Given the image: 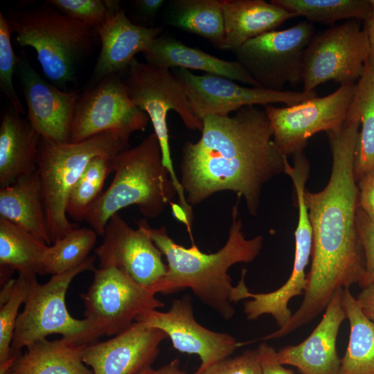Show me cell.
<instances>
[{
    "label": "cell",
    "instance_id": "cell-1",
    "mask_svg": "<svg viewBox=\"0 0 374 374\" xmlns=\"http://www.w3.org/2000/svg\"><path fill=\"white\" fill-rule=\"evenodd\" d=\"M359 116L351 109L342 124L327 132L332 164L330 179L317 193L304 191L312 229V260L308 284L290 323L300 328L321 313L340 289L362 283L365 263L357 228L359 189L354 164Z\"/></svg>",
    "mask_w": 374,
    "mask_h": 374
},
{
    "label": "cell",
    "instance_id": "cell-2",
    "mask_svg": "<svg viewBox=\"0 0 374 374\" xmlns=\"http://www.w3.org/2000/svg\"><path fill=\"white\" fill-rule=\"evenodd\" d=\"M202 135L182 148L181 179L187 202L199 204L224 190L243 197L256 215L262 186L285 172L283 155L273 139L264 109L245 106L231 116L203 118Z\"/></svg>",
    "mask_w": 374,
    "mask_h": 374
},
{
    "label": "cell",
    "instance_id": "cell-3",
    "mask_svg": "<svg viewBox=\"0 0 374 374\" xmlns=\"http://www.w3.org/2000/svg\"><path fill=\"white\" fill-rule=\"evenodd\" d=\"M232 220L225 244L217 252L206 253L193 243L186 248L175 242L165 226L150 228V237L167 260V271L149 290L168 294L190 289L205 305L224 319L234 314L231 301L233 289L229 269L238 262H251L260 253L262 237L246 239L238 218V202L232 210Z\"/></svg>",
    "mask_w": 374,
    "mask_h": 374
},
{
    "label": "cell",
    "instance_id": "cell-4",
    "mask_svg": "<svg viewBox=\"0 0 374 374\" xmlns=\"http://www.w3.org/2000/svg\"><path fill=\"white\" fill-rule=\"evenodd\" d=\"M112 163V181L84 218L100 236L109 219L120 210L136 205L143 216L154 218L177 196L154 132L137 145L120 152Z\"/></svg>",
    "mask_w": 374,
    "mask_h": 374
},
{
    "label": "cell",
    "instance_id": "cell-5",
    "mask_svg": "<svg viewBox=\"0 0 374 374\" xmlns=\"http://www.w3.org/2000/svg\"><path fill=\"white\" fill-rule=\"evenodd\" d=\"M130 138L116 132H101L78 143H59L40 136L37 170L52 244L78 227L69 220L66 203L89 163L98 156L114 157L130 147Z\"/></svg>",
    "mask_w": 374,
    "mask_h": 374
},
{
    "label": "cell",
    "instance_id": "cell-6",
    "mask_svg": "<svg viewBox=\"0 0 374 374\" xmlns=\"http://www.w3.org/2000/svg\"><path fill=\"white\" fill-rule=\"evenodd\" d=\"M6 17L16 42L34 48L45 75L55 86L66 89L91 50L94 29L51 6L12 10Z\"/></svg>",
    "mask_w": 374,
    "mask_h": 374
},
{
    "label": "cell",
    "instance_id": "cell-7",
    "mask_svg": "<svg viewBox=\"0 0 374 374\" xmlns=\"http://www.w3.org/2000/svg\"><path fill=\"white\" fill-rule=\"evenodd\" d=\"M96 256L79 267L53 275L45 283L30 280L24 307L19 314L11 345L12 364L20 350L52 334H60L76 344L89 345L102 336L88 319H77L66 308L65 296L72 280L80 273L94 269Z\"/></svg>",
    "mask_w": 374,
    "mask_h": 374
},
{
    "label": "cell",
    "instance_id": "cell-8",
    "mask_svg": "<svg viewBox=\"0 0 374 374\" xmlns=\"http://www.w3.org/2000/svg\"><path fill=\"white\" fill-rule=\"evenodd\" d=\"M125 71L127 75L123 82L128 97L149 116L161 145L163 165L176 188L178 198L183 200L185 193L172 165L167 114L170 110L176 112L184 125L191 130L201 132L202 121L193 114L181 84L169 69L156 67L134 57Z\"/></svg>",
    "mask_w": 374,
    "mask_h": 374
},
{
    "label": "cell",
    "instance_id": "cell-9",
    "mask_svg": "<svg viewBox=\"0 0 374 374\" xmlns=\"http://www.w3.org/2000/svg\"><path fill=\"white\" fill-rule=\"evenodd\" d=\"M370 55L368 30L357 20H347L314 35L303 60L302 83L305 93L323 83L355 84Z\"/></svg>",
    "mask_w": 374,
    "mask_h": 374
},
{
    "label": "cell",
    "instance_id": "cell-10",
    "mask_svg": "<svg viewBox=\"0 0 374 374\" xmlns=\"http://www.w3.org/2000/svg\"><path fill=\"white\" fill-rule=\"evenodd\" d=\"M314 33L312 24L302 21L285 30L262 34L233 52L261 88L282 91L287 82L292 87L302 82L303 55Z\"/></svg>",
    "mask_w": 374,
    "mask_h": 374
},
{
    "label": "cell",
    "instance_id": "cell-11",
    "mask_svg": "<svg viewBox=\"0 0 374 374\" xmlns=\"http://www.w3.org/2000/svg\"><path fill=\"white\" fill-rule=\"evenodd\" d=\"M93 271V282L80 296L85 318L102 335H118L142 312L164 306L155 294L116 267L94 268Z\"/></svg>",
    "mask_w": 374,
    "mask_h": 374
},
{
    "label": "cell",
    "instance_id": "cell-12",
    "mask_svg": "<svg viewBox=\"0 0 374 374\" xmlns=\"http://www.w3.org/2000/svg\"><path fill=\"white\" fill-rule=\"evenodd\" d=\"M355 90L356 84L340 85L329 95L294 105L265 106L280 152L286 157L303 153L308 139L314 134L337 129L349 114Z\"/></svg>",
    "mask_w": 374,
    "mask_h": 374
},
{
    "label": "cell",
    "instance_id": "cell-13",
    "mask_svg": "<svg viewBox=\"0 0 374 374\" xmlns=\"http://www.w3.org/2000/svg\"><path fill=\"white\" fill-rule=\"evenodd\" d=\"M149 120L148 114L130 100L118 75H109L78 93L69 142H81L104 132L130 136L144 131Z\"/></svg>",
    "mask_w": 374,
    "mask_h": 374
},
{
    "label": "cell",
    "instance_id": "cell-14",
    "mask_svg": "<svg viewBox=\"0 0 374 374\" xmlns=\"http://www.w3.org/2000/svg\"><path fill=\"white\" fill-rule=\"evenodd\" d=\"M172 73L181 84L193 114L201 121L208 116H229L245 106L275 103L292 106L317 96L315 91H276L241 86L226 78L196 75L182 68L172 69Z\"/></svg>",
    "mask_w": 374,
    "mask_h": 374
},
{
    "label": "cell",
    "instance_id": "cell-15",
    "mask_svg": "<svg viewBox=\"0 0 374 374\" xmlns=\"http://www.w3.org/2000/svg\"><path fill=\"white\" fill-rule=\"evenodd\" d=\"M150 230L144 220L133 229L118 213L114 215L106 224L102 243L95 249L99 267H116L150 289L168 269Z\"/></svg>",
    "mask_w": 374,
    "mask_h": 374
},
{
    "label": "cell",
    "instance_id": "cell-16",
    "mask_svg": "<svg viewBox=\"0 0 374 374\" xmlns=\"http://www.w3.org/2000/svg\"><path fill=\"white\" fill-rule=\"evenodd\" d=\"M135 321L163 330L178 351L198 355L201 364L194 374H202L215 363L229 357L240 346L229 334L200 325L195 319L188 295L175 300L166 312L148 310Z\"/></svg>",
    "mask_w": 374,
    "mask_h": 374
},
{
    "label": "cell",
    "instance_id": "cell-17",
    "mask_svg": "<svg viewBox=\"0 0 374 374\" xmlns=\"http://www.w3.org/2000/svg\"><path fill=\"white\" fill-rule=\"evenodd\" d=\"M17 74L28 107L27 118L40 136L59 143L70 140L73 109L79 93L66 91L44 79L24 55Z\"/></svg>",
    "mask_w": 374,
    "mask_h": 374
},
{
    "label": "cell",
    "instance_id": "cell-18",
    "mask_svg": "<svg viewBox=\"0 0 374 374\" xmlns=\"http://www.w3.org/2000/svg\"><path fill=\"white\" fill-rule=\"evenodd\" d=\"M167 337L163 330L135 321L107 341L87 345L82 359L93 374H137L151 366Z\"/></svg>",
    "mask_w": 374,
    "mask_h": 374
},
{
    "label": "cell",
    "instance_id": "cell-19",
    "mask_svg": "<svg viewBox=\"0 0 374 374\" xmlns=\"http://www.w3.org/2000/svg\"><path fill=\"white\" fill-rule=\"evenodd\" d=\"M294 235V265L290 276L283 285L274 292L257 294L250 292L244 283L238 286L235 294L237 301L252 299L244 304L247 319L255 320L262 314H271L281 328L291 319L292 314L288 303L292 298L301 295L306 289L308 278L305 269L312 251V229L305 209L299 211Z\"/></svg>",
    "mask_w": 374,
    "mask_h": 374
},
{
    "label": "cell",
    "instance_id": "cell-20",
    "mask_svg": "<svg viewBox=\"0 0 374 374\" xmlns=\"http://www.w3.org/2000/svg\"><path fill=\"white\" fill-rule=\"evenodd\" d=\"M120 4L95 29L101 46L90 86L109 75L126 71L135 55L143 53L161 35V27H145L132 23Z\"/></svg>",
    "mask_w": 374,
    "mask_h": 374
},
{
    "label": "cell",
    "instance_id": "cell-21",
    "mask_svg": "<svg viewBox=\"0 0 374 374\" xmlns=\"http://www.w3.org/2000/svg\"><path fill=\"white\" fill-rule=\"evenodd\" d=\"M342 292L340 289L335 294L322 319L307 339L276 352L281 364L295 366L301 374H339L341 359L336 343L340 326L346 319Z\"/></svg>",
    "mask_w": 374,
    "mask_h": 374
},
{
    "label": "cell",
    "instance_id": "cell-22",
    "mask_svg": "<svg viewBox=\"0 0 374 374\" xmlns=\"http://www.w3.org/2000/svg\"><path fill=\"white\" fill-rule=\"evenodd\" d=\"M39 134L10 105L0 123V188L37 170Z\"/></svg>",
    "mask_w": 374,
    "mask_h": 374
},
{
    "label": "cell",
    "instance_id": "cell-23",
    "mask_svg": "<svg viewBox=\"0 0 374 374\" xmlns=\"http://www.w3.org/2000/svg\"><path fill=\"white\" fill-rule=\"evenodd\" d=\"M143 54L148 63L158 68L199 70L261 88L236 60L220 59L170 36L159 35Z\"/></svg>",
    "mask_w": 374,
    "mask_h": 374
},
{
    "label": "cell",
    "instance_id": "cell-24",
    "mask_svg": "<svg viewBox=\"0 0 374 374\" xmlns=\"http://www.w3.org/2000/svg\"><path fill=\"white\" fill-rule=\"evenodd\" d=\"M224 26L222 50L235 51L247 41L296 17L271 1L221 0Z\"/></svg>",
    "mask_w": 374,
    "mask_h": 374
},
{
    "label": "cell",
    "instance_id": "cell-25",
    "mask_svg": "<svg viewBox=\"0 0 374 374\" xmlns=\"http://www.w3.org/2000/svg\"><path fill=\"white\" fill-rule=\"evenodd\" d=\"M0 217L51 245L38 170L0 188Z\"/></svg>",
    "mask_w": 374,
    "mask_h": 374
},
{
    "label": "cell",
    "instance_id": "cell-26",
    "mask_svg": "<svg viewBox=\"0 0 374 374\" xmlns=\"http://www.w3.org/2000/svg\"><path fill=\"white\" fill-rule=\"evenodd\" d=\"M87 345L62 337L42 339L26 348L13 362L10 374H93L82 359Z\"/></svg>",
    "mask_w": 374,
    "mask_h": 374
},
{
    "label": "cell",
    "instance_id": "cell-27",
    "mask_svg": "<svg viewBox=\"0 0 374 374\" xmlns=\"http://www.w3.org/2000/svg\"><path fill=\"white\" fill-rule=\"evenodd\" d=\"M167 21L169 25L202 37L222 50L224 26L221 0H171Z\"/></svg>",
    "mask_w": 374,
    "mask_h": 374
},
{
    "label": "cell",
    "instance_id": "cell-28",
    "mask_svg": "<svg viewBox=\"0 0 374 374\" xmlns=\"http://www.w3.org/2000/svg\"><path fill=\"white\" fill-rule=\"evenodd\" d=\"M342 306L350 332L339 374H374V321L364 314L349 289H343Z\"/></svg>",
    "mask_w": 374,
    "mask_h": 374
},
{
    "label": "cell",
    "instance_id": "cell-29",
    "mask_svg": "<svg viewBox=\"0 0 374 374\" xmlns=\"http://www.w3.org/2000/svg\"><path fill=\"white\" fill-rule=\"evenodd\" d=\"M352 106L359 116L361 125L354 164L357 182L362 177L374 173V59L368 58L356 83Z\"/></svg>",
    "mask_w": 374,
    "mask_h": 374
},
{
    "label": "cell",
    "instance_id": "cell-30",
    "mask_svg": "<svg viewBox=\"0 0 374 374\" xmlns=\"http://www.w3.org/2000/svg\"><path fill=\"white\" fill-rule=\"evenodd\" d=\"M47 244L0 217V265L28 278L42 275Z\"/></svg>",
    "mask_w": 374,
    "mask_h": 374
},
{
    "label": "cell",
    "instance_id": "cell-31",
    "mask_svg": "<svg viewBox=\"0 0 374 374\" xmlns=\"http://www.w3.org/2000/svg\"><path fill=\"white\" fill-rule=\"evenodd\" d=\"M271 3L306 21L332 24L342 19L365 20L371 16V6L366 0H271Z\"/></svg>",
    "mask_w": 374,
    "mask_h": 374
},
{
    "label": "cell",
    "instance_id": "cell-32",
    "mask_svg": "<svg viewBox=\"0 0 374 374\" xmlns=\"http://www.w3.org/2000/svg\"><path fill=\"white\" fill-rule=\"evenodd\" d=\"M98 234L86 227H77L64 237L48 245L42 268V275H57L81 265L89 257Z\"/></svg>",
    "mask_w": 374,
    "mask_h": 374
},
{
    "label": "cell",
    "instance_id": "cell-33",
    "mask_svg": "<svg viewBox=\"0 0 374 374\" xmlns=\"http://www.w3.org/2000/svg\"><path fill=\"white\" fill-rule=\"evenodd\" d=\"M113 158L98 156L89 163L70 192L66 208L67 216L76 222L84 220L102 195L106 178L114 172Z\"/></svg>",
    "mask_w": 374,
    "mask_h": 374
},
{
    "label": "cell",
    "instance_id": "cell-34",
    "mask_svg": "<svg viewBox=\"0 0 374 374\" xmlns=\"http://www.w3.org/2000/svg\"><path fill=\"white\" fill-rule=\"evenodd\" d=\"M34 278V277H33ZM32 278L19 274L13 292L0 308V374H7L12 365L11 345L19 308L24 304Z\"/></svg>",
    "mask_w": 374,
    "mask_h": 374
},
{
    "label": "cell",
    "instance_id": "cell-35",
    "mask_svg": "<svg viewBox=\"0 0 374 374\" xmlns=\"http://www.w3.org/2000/svg\"><path fill=\"white\" fill-rule=\"evenodd\" d=\"M12 30L6 16L0 12V88L10 105L19 114L25 113L24 107L15 89L12 76L17 68L18 57L11 44Z\"/></svg>",
    "mask_w": 374,
    "mask_h": 374
},
{
    "label": "cell",
    "instance_id": "cell-36",
    "mask_svg": "<svg viewBox=\"0 0 374 374\" xmlns=\"http://www.w3.org/2000/svg\"><path fill=\"white\" fill-rule=\"evenodd\" d=\"M46 3L61 13L96 29L120 3L109 0H48Z\"/></svg>",
    "mask_w": 374,
    "mask_h": 374
},
{
    "label": "cell",
    "instance_id": "cell-37",
    "mask_svg": "<svg viewBox=\"0 0 374 374\" xmlns=\"http://www.w3.org/2000/svg\"><path fill=\"white\" fill-rule=\"evenodd\" d=\"M202 374H262L256 350H247L241 355L220 360Z\"/></svg>",
    "mask_w": 374,
    "mask_h": 374
},
{
    "label": "cell",
    "instance_id": "cell-38",
    "mask_svg": "<svg viewBox=\"0 0 374 374\" xmlns=\"http://www.w3.org/2000/svg\"><path fill=\"white\" fill-rule=\"evenodd\" d=\"M356 221L365 263V276L360 285L362 288L374 280V221L359 207L357 209Z\"/></svg>",
    "mask_w": 374,
    "mask_h": 374
},
{
    "label": "cell",
    "instance_id": "cell-39",
    "mask_svg": "<svg viewBox=\"0 0 374 374\" xmlns=\"http://www.w3.org/2000/svg\"><path fill=\"white\" fill-rule=\"evenodd\" d=\"M257 351L262 374H294L278 362L276 351L267 343H261Z\"/></svg>",
    "mask_w": 374,
    "mask_h": 374
},
{
    "label": "cell",
    "instance_id": "cell-40",
    "mask_svg": "<svg viewBox=\"0 0 374 374\" xmlns=\"http://www.w3.org/2000/svg\"><path fill=\"white\" fill-rule=\"evenodd\" d=\"M357 181L359 207L374 221V173L364 176Z\"/></svg>",
    "mask_w": 374,
    "mask_h": 374
},
{
    "label": "cell",
    "instance_id": "cell-41",
    "mask_svg": "<svg viewBox=\"0 0 374 374\" xmlns=\"http://www.w3.org/2000/svg\"><path fill=\"white\" fill-rule=\"evenodd\" d=\"M356 299L364 314L374 321V280L363 287Z\"/></svg>",
    "mask_w": 374,
    "mask_h": 374
},
{
    "label": "cell",
    "instance_id": "cell-42",
    "mask_svg": "<svg viewBox=\"0 0 374 374\" xmlns=\"http://www.w3.org/2000/svg\"><path fill=\"white\" fill-rule=\"evenodd\" d=\"M137 13L145 19H152L165 3L163 0H136L132 1Z\"/></svg>",
    "mask_w": 374,
    "mask_h": 374
},
{
    "label": "cell",
    "instance_id": "cell-43",
    "mask_svg": "<svg viewBox=\"0 0 374 374\" xmlns=\"http://www.w3.org/2000/svg\"><path fill=\"white\" fill-rule=\"evenodd\" d=\"M137 374H188L179 367V362L175 359L162 367L154 369L151 366L145 368Z\"/></svg>",
    "mask_w": 374,
    "mask_h": 374
},
{
    "label": "cell",
    "instance_id": "cell-44",
    "mask_svg": "<svg viewBox=\"0 0 374 374\" xmlns=\"http://www.w3.org/2000/svg\"><path fill=\"white\" fill-rule=\"evenodd\" d=\"M365 26L368 30L370 46L369 57L374 59V14H371L370 19L366 22Z\"/></svg>",
    "mask_w": 374,
    "mask_h": 374
},
{
    "label": "cell",
    "instance_id": "cell-45",
    "mask_svg": "<svg viewBox=\"0 0 374 374\" xmlns=\"http://www.w3.org/2000/svg\"><path fill=\"white\" fill-rule=\"evenodd\" d=\"M369 2L372 10L371 14H374V0H369Z\"/></svg>",
    "mask_w": 374,
    "mask_h": 374
},
{
    "label": "cell",
    "instance_id": "cell-46",
    "mask_svg": "<svg viewBox=\"0 0 374 374\" xmlns=\"http://www.w3.org/2000/svg\"><path fill=\"white\" fill-rule=\"evenodd\" d=\"M7 374H10V373H7Z\"/></svg>",
    "mask_w": 374,
    "mask_h": 374
}]
</instances>
